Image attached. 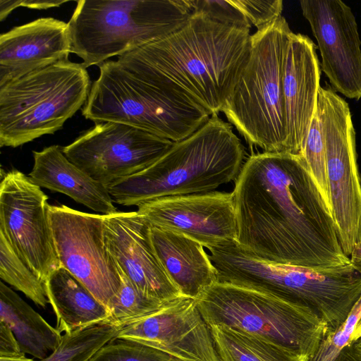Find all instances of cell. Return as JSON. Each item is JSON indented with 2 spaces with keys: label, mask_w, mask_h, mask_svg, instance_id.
Masks as SVG:
<instances>
[{
  "label": "cell",
  "mask_w": 361,
  "mask_h": 361,
  "mask_svg": "<svg viewBox=\"0 0 361 361\" xmlns=\"http://www.w3.org/2000/svg\"><path fill=\"white\" fill-rule=\"evenodd\" d=\"M235 243L271 263L333 268L350 264L331 211L300 154L249 157L235 180Z\"/></svg>",
  "instance_id": "1"
},
{
  "label": "cell",
  "mask_w": 361,
  "mask_h": 361,
  "mask_svg": "<svg viewBox=\"0 0 361 361\" xmlns=\"http://www.w3.org/2000/svg\"><path fill=\"white\" fill-rule=\"evenodd\" d=\"M250 30L191 13L166 37L118 56L129 73L206 110L222 111L250 55Z\"/></svg>",
  "instance_id": "2"
},
{
  "label": "cell",
  "mask_w": 361,
  "mask_h": 361,
  "mask_svg": "<svg viewBox=\"0 0 361 361\" xmlns=\"http://www.w3.org/2000/svg\"><path fill=\"white\" fill-rule=\"evenodd\" d=\"M244 159L243 145L232 126L213 115L149 166L107 189L114 202L124 206L208 192L235 180Z\"/></svg>",
  "instance_id": "3"
},
{
  "label": "cell",
  "mask_w": 361,
  "mask_h": 361,
  "mask_svg": "<svg viewBox=\"0 0 361 361\" xmlns=\"http://www.w3.org/2000/svg\"><path fill=\"white\" fill-rule=\"evenodd\" d=\"M293 32L283 16L251 35L247 61L222 112L250 145L286 152L284 60Z\"/></svg>",
  "instance_id": "4"
},
{
  "label": "cell",
  "mask_w": 361,
  "mask_h": 361,
  "mask_svg": "<svg viewBox=\"0 0 361 361\" xmlns=\"http://www.w3.org/2000/svg\"><path fill=\"white\" fill-rule=\"evenodd\" d=\"M68 22L71 53L99 66L161 39L191 15L188 0H80Z\"/></svg>",
  "instance_id": "5"
},
{
  "label": "cell",
  "mask_w": 361,
  "mask_h": 361,
  "mask_svg": "<svg viewBox=\"0 0 361 361\" xmlns=\"http://www.w3.org/2000/svg\"><path fill=\"white\" fill-rule=\"evenodd\" d=\"M99 68L82 109V116L95 123H121L176 142L211 117L183 97L129 73L116 60L106 61Z\"/></svg>",
  "instance_id": "6"
},
{
  "label": "cell",
  "mask_w": 361,
  "mask_h": 361,
  "mask_svg": "<svg viewBox=\"0 0 361 361\" xmlns=\"http://www.w3.org/2000/svg\"><path fill=\"white\" fill-rule=\"evenodd\" d=\"M83 64L59 62L0 87V146L17 147L61 129L91 89Z\"/></svg>",
  "instance_id": "7"
},
{
  "label": "cell",
  "mask_w": 361,
  "mask_h": 361,
  "mask_svg": "<svg viewBox=\"0 0 361 361\" xmlns=\"http://www.w3.org/2000/svg\"><path fill=\"white\" fill-rule=\"evenodd\" d=\"M195 300L209 326H228L309 359L329 333L327 324L307 307L228 283H214Z\"/></svg>",
  "instance_id": "8"
},
{
  "label": "cell",
  "mask_w": 361,
  "mask_h": 361,
  "mask_svg": "<svg viewBox=\"0 0 361 361\" xmlns=\"http://www.w3.org/2000/svg\"><path fill=\"white\" fill-rule=\"evenodd\" d=\"M317 110L326 149L331 212L343 252L361 242V178L348 104L329 86L320 87Z\"/></svg>",
  "instance_id": "9"
},
{
  "label": "cell",
  "mask_w": 361,
  "mask_h": 361,
  "mask_svg": "<svg viewBox=\"0 0 361 361\" xmlns=\"http://www.w3.org/2000/svg\"><path fill=\"white\" fill-rule=\"evenodd\" d=\"M48 197L28 176L11 170L0 183V233L44 283L60 268Z\"/></svg>",
  "instance_id": "10"
},
{
  "label": "cell",
  "mask_w": 361,
  "mask_h": 361,
  "mask_svg": "<svg viewBox=\"0 0 361 361\" xmlns=\"http://www.w3.org/2000/svg\"><path fill=\"white\" fill-rule=\"evenodd\" d=\"M173 144L142 129L108 121L96 123L62 149L71 162L108 188L149 166Z\"/></svg>",
  "instance_id": "11"
},
{
  "label": "cell",
  "mask_w": 361,
  "mask_h": 361,
  "mask_svg": "<svg viewBox=\"0 0 361 361\" xmlns=\"http://www.w3.org/2000/svg\"><path fill=\"white\" fill-rule=\"evenodd\" d=\"M49 216L61 266L80 281L108 310L121 279L104 236V215L64 204L50 205Z\"/></svg>",
  "instance_id": "12"
},
{
  "label": "cell",
  "mask_w": 361,
  "mask_h": 361,
  "mask_svg": "<svg viewBox=\"0 0 361 361\" xmlns=\"http://www.w3.org/2000/svg\"><path fill=\"white\" fill-rule=\"evenodd\" d=\"M260 286L267 294L311 309L327 324L329 334L361 296V274L351 262L326 269L270 263L262 270Z\"/></svg>",
  "instance_id": "13"
},
{
  "label": "cell",
  "mask_w": 361,
  "mask_h": 361,
  "mask_svg": "<svg viewBox=\"0 0 361 361\" xmlns=\"http://www.w3.org/2000/svg\"><path fill=\"white\" fill-rule=\"evenodd\" d=\"M322 57V70L334 91L361 98V41L351 8L341 0H302Z\"/></svg>",
  "instance_id": "14"
},
{
  "label": "cell",
  "mask_w": 361,
  "mask_h": 361,
  "mask_svg": "<svg viewBox=\"0 0 361 361\" xmlns=\"http://www.w3.org/2000/svg\"><path fill=\"white\" fill-rule=\"evenodd\" d=\"M137 212L151 226L185 235L206 248L235 240L232 192L165 197L140 204Z\"/></svg>",
  "instance_id": "15"
},
{
  "label": "cell",
  "mask_w": 361,
  "mask_h": 361,
  "mask_svg": "<svg viewBox=\"0 0 361 361\" xmlns=\"http://www.w3.org/2000/svg\"><path fill=\"white\" fill-rule=\"evenodd\" d=\"M116 337L157 348L180 361H221L209 326L196 300L188 297L119 328Z\"/></svg>",
  "instance_id": "16"
},
{
  "label": "cell",
  "mask_w": 361,
  "mask_h": 361,
  "mask_svg": "<svg viewBox=\"0 0 361 361\" xmlns=\"http://www.w3.org/2000/svg\"><path fill=\"white\" fill-rule=\"evenodd\" d=\"M150 228L137 211L104 215V241L118 269L145 295L171 302L183 295L154 252Z\"/></svg>",
  "instance_id": "17"
},
{
  "label": "cell",
  "mask_w": 361,
  "mask_h": 361,
  "mask_svg": "<svg viewBox=\"0 0 361 361\" xmlns=\"http://www.w3.org/2000/svg\"><path fill=\"white\" fill-rule=\"evenodd\" d=\"M317 47L307 36L292 32L283 72L286 152L300 154L317 110L321 69Z\"/></svg>",
  "instance_id": "18"
},
{
  "label": "cell",
  "mask_w": 361,
  "mask_h": 361,
  "mask_svg": "<svg viewBox=\"0 0 361 361\" xmlns=\"http://www.w3.org/2000/svg\"><path fill=\"white\" fill-rule=\"evenodd\" d=\"M68 23L48 17L15 27L0 35V87L30 73L68 61Z\"/></svg>",
  "instance_id": "19"
},
{
  "label": "cell",
  "mask_w": 361,
  "mask_h": 361,
  "mask_svg": "<svg viewBox=\"0 0 361 361\" xmlns=\"http://www.w3.org/2000/svg\"><path fill=\"white\" fill-rule=\"evenodd\" d=\"M150 236L161 266L183 296L197 299L218 282L216 269L201 243L152 226Z\"/></svg>",
  "instance_id": "20"
},
{
  "label": "cell",
  "mask_w": 361,
  "mask_h": 361,
  "mask_svg": "<svg viewBox=\"0 0 361 361\" xmlns=\"http://www.w3.org/2000/svg\"><path fill=\"white\" fill-rule=\"evenodd\" d=\"M32 153L34 164L28 177L35 184L63 193L102 215L118 212L107 188L71 162L59 145Z\"/></svg>",
  "instance_id": "21"
},
{
  "label": "cell",
  "mask_w": 361,
  "mask_h": 361,
  "mask_svg": "<svg viewBox=\"0 0 361 361\" xmlns=\"http://www.w3.org/2000/svg\"><path fill=\"white\" fill-rule=\"evenodd\" d=\"M44 284L59 332L71 333L107 323V308L65 268L61 267L54 271Z\"/></svg>",
  "instance_id": "22"
},
{
  "label": "cell",
  "mask_w": 361,
  "mask_h": 361,
  "mask_svg": "<svg viewBox=\"0 0 361 361\" xmlns=\"http://www.w3.org/2000/svg\"><path fill=\"white\" fill-rule=\"evenodd\" d=\"M0 321L13 333L20 350L42 360L60 344L62 336L8 286L0 282Z\"/></svg>",
  "instance_id": "23"
},
{
  "label": "cell",
  "mask_w": 361,
  "mask_h": 361,
  "mask_svg": "<svg viewBox=\"0 0 361 361\" xmlns=\"http://www.w3.org/2000/svg\"><path fill=\"white\" fill-rule=\"evenodd\" d=\"M221 361H309V357L223 325H209Z\"/></svg>",
  "instance_id": "24"
},
{
  "label": "cell",
  "mask_w": 361,
  "mask_h": 361,
  "mask_svg": "<svg viewBox=\"0 0 361 361\" xmlns=\"http://www.w3.org/2000/svg\"><path fill=\"white\" fill-rule=\"evenodd\" d=\"M118 330L108 323H102L64 333L59 346L49 356L38 361H89L116 337Z\"/></svg>",
  "instance_id": "25"
},
{
  "label": "cell",
  "mask_w": 361,
  "mask_h": 361,
  "mask_svg": "<svg viewBox=\"0 0 361 361\" xmlns=\"http://www.w3.org/2000/svg\"><path fill=\"white\" fill-rule=\"evenodd\" d=\"M121 288L108 307L107 323L119 329L153 314L169 305L150 298L139 290L118 269Z\"/></svg>",
  "instance_id": "26"
},
{
  "label": "cell",
  "mask_w": 361,
  "mask_h": 361,
  "mask_svg": "<svg viewBox=\"0 0 361 361\" xmlns=\"http://www.w3.org/2000/svg\"><path fill=\"white\" fill-rule=\"evenodd\" d=\"M0 278L45 308L49 303L45 284L34 274L0 233Z\"/></svg>",
  "instance_id": "27"
},
{
  "label": "cell",
  "mask_w": 361,
  "mask_h": 361,
  "mask_svg": "<svg viewBox=\"0 0 361 361\" xmlns=\"http://www.w3.org/2000/svg\"><path fill=\"white\" fill-rule=\"evenodd\" d=\"M300 154L305 160L321 195L331 211L326 167L325 140L322 120L318 110H317L312 121Z\"/></svg>",
  "instance_id": "28"
},
{
  "label": "cell",
  "mask_w": 361,
  "mask_h": 361,
  "mask_svg": "<svg viewBox=\"0 0 361 361\" xmlns=\"http://www.w3.org/2000/svg\"><path fill=\"white\" fill-rule=\"evenodd\" d=\"M89 361H180L172 355L147 345L114 337Z\"/></svg>",
  "instance_id": "29"
},
{
  "label": "cell",
  "mask_w": 361,
  "mask_h": 361,
  "mask_svg": "<svg viewBox=\"0 0 361 361\" xmlns=\"http://www.w3.org/2000/svg\"><path fill=\"white\" fill-rule=\"evenodd\" d=\"M361 319V296L354 305L345 321L328 334L309 361H334L343 348L351 343V337Z\"/></svg>",
  "instance_id": "30"
},
{
  "label": "cell",
  "mask_w": 361,
  "mask_h": 361,
  "mask_svg": "<svg viewBox=\"0 0 361 361\" xmlns=\"http://www.w3.org/2000/svg\"><path fill=\"white\" fill-rule=\"evenodd\" d=\"M192 13L206 16L218 23L250 30L252 25L232 0H188Z\"/></svg>",
  "instance_id": "31"
},
{
  "label": "cell",
  "mask_w": 361,
  "mask_h": 361,
  "mask_svg": "<svg viewBox=\"0 0 361 361\" xmlns=\"http://www.w3.org/2000/svg\"><path fill=\"white\" fill-rule=\"evenodd\" d=\"M233 4L243 13L251 25L260 30L281 16V0L252 1L232 0Z\"/></svg>",
  "instance_id": "32"
},
{
  "label": "cell",
  "mask_w": 361,
  "mask_h": 361,
  "mask_svg": "<svg viewBox=\"0 0 361 361\" xmlns=\"http://www.w3.org/2000/svg\"><path fill=\"white\" fill-rule=\"evenodd\" d=\"M25 355L20 350L11 329L0 321V357H18Z\"/></svg>",
  "instance_id": "33"
},
{
  "label": "cell",
  "mask_w": 361,
  "mask_h": 361,
  "mask_svg": "<svg viewBox=\"0 0 361 361\" xmlns=\"http://www.w3.org/2000/svg\"><path fill=\"white\" fill-rule=\"evenodd\" d=\"M67 2V1L19 0V7L22 6L35 9H47L54 7H59Z\"/></svg>",
  "instance_id": "34"
},
{
  "label": "cell",
  "mask_w": 361,
  "mask_h": 361,
  "mask_svg": "<svg viewBox=\"0 0 361 361\" xmlns=\"http://www.w3.org/2000/svg\"><path fill=\"white\" fill-rule=\"evenodd\" d=\"M18 7H19V0H0V20H4Z\"/></svg>",
  "instance_id": "35"
},
{
  "label": "cell",
  "mask_w": 361,
  "mask_h": 361,
  "mask_svg": "<svg viewBox=\"0 0 361 361\" xmlns=\"http://www.w3.org/2000/svg\"><path fill=\"white\" fill-rule=\"evenodd\" d=\"M350 259L353 267L361 274V243L354 248Z\"/></svg>",
  "instance_id": "36"
},
{
  "label": "cell",
  "mask_w": 361,
  "mask_h": 361,
  "mask_svg": "<svg viewBox=\"0 0 361 361\" xmlns=\"http://www.w3.org/2000/svg\"><path fill=\"white\" fill-rule=\"evenodd\" d=\"M334 361H357L353 355L352 344L344 347Z\"/></svg>",
  "instance_id": "37"
},
{
  "label": "cell",
  "mask_w": 361,
  "mask_h": 361,
  "mask_svg": "<svg viewBox=\"0 0 361 361\" xmlns=\"http://www.w3.org/2000/svg\"><path fill=\"white\" fill-rule=\"evenodd\" d=\"M0 361H36L32 358L27 357L25 355L18 357H0Z\"/></svg>",
  "instance_id": "38"
},
{
  "label": "cell",
  "mask_w": 361,
  "mask_h": 361,
  "mask_svg": "<svg viewBox=\"0 0 361 361\" xmlns=\"http://www.w3.org/2000/svg\"><path fill=\"white\" fill-rule=\"evenodd\" d=\"M361 337V319L359 321L356 328L354 331V333L351 337V343L356 341Z\"/></svg>",
  "instance_id": "39"
},
{
  "label": "cell",
  "mask_w": 361,
  "mask_h": 361,
  "mask_svg": "<svg viewBox=\"0 0 361 361\" xmlns=\"http://www.w3.org/2000/svg\"><path fill=\"white\" fill-rule=\"evenodd\" d=\"M352 350L354 356L357 359V361H361V350L356 349L353 345L352 344Z\"/></svg>",
  "instance_id": "40"
},
{
  "label": "cell",
  "mask_w": 361,
  "mask_h": 361,
  "mask_svg": "<svg viewBox=\"0 0 361 361\" xmlns=\"http://www.w3.org/2000/svg\"><path fill=\"white\" fill-rule=\"evenodd\" d=\"M352 344L356 349L361 350V337L356 341L352 343Z\"/></svg>",
  "instance_id": "41"
},
{
  "label": "cell",
  "mask_w": 361,
  "mask_h": 361,
  "mask_svg": "<svg viewBox=\"0 0 361 361\" xmlns=\"http://www.w3.org/2000/svg\"><path fill=\"white\" fill-rule=\"evenodd\" d=\"M361 243V242H360Z\"/></svg>",
  "instance_id": "42"
}]
</instances>
